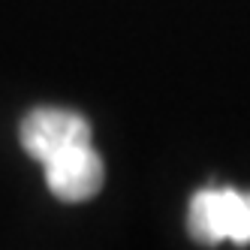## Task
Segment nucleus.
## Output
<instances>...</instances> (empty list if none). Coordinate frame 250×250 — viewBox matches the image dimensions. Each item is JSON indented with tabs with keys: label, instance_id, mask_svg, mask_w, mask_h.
<instances>
[{
	"label": "nucleus",
	"instance_id": "nucleus-1",
	"mask_svg": "<svg viewBox=\"0 0 250 250\" xmlns=\"http://www.w3.org/2000/svg\"><path fill=\"white\" fill-rule=\"evenodd\" d=\"M190 235L202 244H247L250 241V202L235 190H199L190 202Z\"/></svg>",
	"mask_w": 250,
	"mask_h": 250
},
{
	"label": "nucleus",
	"instance_id": "nucleus-3",
	"mask_svg": "<svg viewBox=\"0 0 250 250\" xmlns=\"http://www.w3.org/2000/svg\"><path fill=\"white\" fill-rule=\"evenodd\" d=\"M42 166H45L48 190L61 202L94 199L103 187V178H105V166L91 145H76L69 151H61L58 157H51Z\"/></svg>",
	"mask_w": 250,
	"mask_h": 250
},
{
	"label": "nucleus",
	"instance_id": "nucleus-4",
	"mask_svg": "<svg viewBox=\"0 0 250 250\" xmlns=\"http://www.w3.org/2000/svg\"><path fill=\"white\" fill-rule=\"evenodd\" d=\"M247 202H250V193H247Z\"/></svg>",
	"mask_w": 250,
	"mask_h": 250
},
{
	"label": "nucleus",
	"instance_id": "nucleus-2",
	"mask_svg": "<svg viewBox=\"0 0 250 250\" xmlns=\"http://www.w3.org/2000/svg\"><path fill=\"white\" fill-rule=\"evenodd\" d=\"M19 136H21V148L40 163H48L51 157L76 145H91L87 121L69 109H51V105L27 112Z\"/></svg>",
	"mask_w": 250,
	"mask_h": 250
}]
</instances>
